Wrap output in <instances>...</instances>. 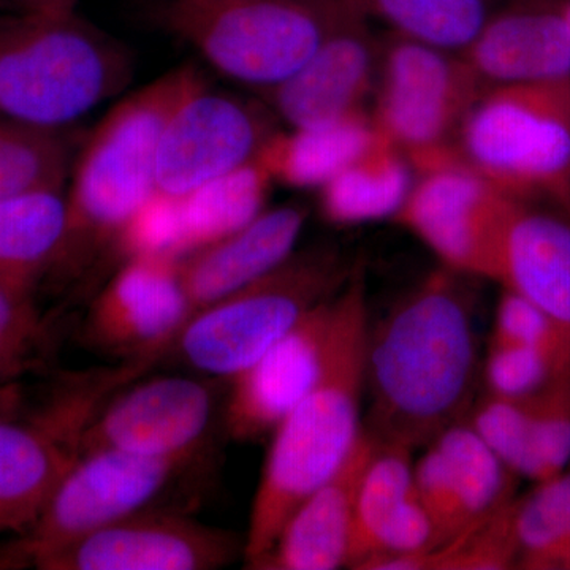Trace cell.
I'll return each instance as SVG.
<instances>
[{
    "label": "cell",
    "instance_id": "d4e9b609",
    "mask_svg": "<svg viewBox=\"0 0 570 570\" xmlns=\"http://www.w3.org/2000/svg\"><path fill=\"white\" fill-rule=\"evenodd\" d=\"M389 32L463 55L509 0H351Z\"/></svg>",
    "mask_w": 570,
    "mask_h": 570
},
{
    "label": "cell",
    "instance_id": "603a6c76",
    "mask_svg": "<svg viewBox=\"0 0 570 570\" xmlns=\"http://www.w3.org/2000/svg\"><path fill=\"white\" fill-rule=\"evenodd\" d=\"M377 135L371 112H362L324 126L279 130L257 160L273 183L318 190L370 148Z\"/></svg>",
    "mask_w": 570,
    "mask_h": 570
},
{
    "label": "cell",
    "instance_id": "30bf717a",
    "mask_svg": "<svg viewBox=\"0 0 570 570\" xmlns=\"http://www.w3.org/2000/svg\"><path fill=\"white\" fill-rule=\"evenodd\" d=\"M195 456H142L102 450L81 455L52 491L28 531L0 549V568L41 558L148 509Z\"/></svg>",
    "mask_w": 570,
    "mask_h": 570
},
{
    "label": "cell",
    "instance_id": "ba28073f",
    "mask_svg": "<svg viewBox=\"0 0 570 570\" xmlns=\"http://www.w3.org/2000/svg\"><path fill=\"white\" fill-rule=\"evenodd\" d=\"M135 362L77 374L32 417L0 419V535H20L80 459L85 428L116 392L140 377Z\"/></svg>",
    "mask_w": 570,
    "mask_h": 570
},
{
    "label": "cell",
    "instance_id": "d590c367",
    "mask_svg": "<svg viewBox=\"0 0 570 570\" xmlns=\"http://www.w3.org/2000/svg\"><path fill=\"white\" fill-rule=\"evenodd\" d=\"M499 343L521 344L539 348L570 367V333L546 311L523 296L502 288L494 314L493 335Z\"/></svg>",
    "mask_w": 570,
    "mask_h": 570
},
{
    "label": "cell",
    "instance_id": "2e32d148",
    "mask_svg": "<svg viewBox=\"0 0 570 570\" xmlns=\"http://www.w3.org/2000/svg\"><path fill=\"white\" fill-rule=\"evenodd\" d=\"M379 36L355 14L318 47L302 69L261 96L287 129L324 126L370 112L376 89Z\"/></svg>",
    "mask_w": 570,
    "mask_h": 570
},
{
    "label": "cell",
    "instance_id": "e0dca14e",
    "mask_svg": "<svg viewBox=\"0 0 570 570\" xmlns=\"http://www.w3.org/2000/svg\"><path fill=\"white\" fill-rule=\"evenodd\" d=\"M333 299L309 314L253 365L232 379L225 433L236 442L273 434L316 382L324 358Z\"/></svg>",
    "mask_w": 570,
    "mask_h": 570
},
{
    "label": "cell",
    "instance_id": "3957f363",
    "mask_svg": "<svg viewBox=\"0 0 570 570\" xmlns=\"http://www.w3.org/2000/svg\"><path fill=\"white\" fill-rule=\"evenodd\" d=\"M200 70L183 66L126 97L97 126L75 164L61 249L50 272L75 276L116 239L157 190L165 122Z\"/></svg>",
    "mask_w": 570,
    "mask_h": 570
},
{
    "label": "cell",
    "instance_id": "8992f818",
    "mask_svg": "<svg viewBox=\"0 0 570 570\" xmlns=\"http://www.w3.org/2000/svg\"><path fill=\"white\" fill-rule=\"evenodd\" d=\"M355 266L337 246L295 250L272 272L193 314L168 351L200 374L232 381L314 307L335 298Z\"/></svg>",
    "mask_w": 570,
    "mask_h": 570
},
{
    "label": "cell",
    "instance_id": "cb8c5ba5",
    "mask_svg": "<svg viewBox=\"0 0 570 570\" xmlns=\"http://www.w3.org/2000/svg\"><path fill=\"white\" fill-rule=\"evenodd\" d=\"M66 224L62 190L0 200V287L33 294L58 257Z\"/></svg>",
    "mask_w": 570,
    "mask_h": 570
},
{
    "label": "cell",
    "instance_id": "44dd1931",
    "mask_svg": "<svg viewBox=\"0 0 570 570\" xmlns=\"http://www.w3.org/2000/svg\"><path fill=\"white\" fill-rule=\"evenodd\" d=\"M497 283L570 333V217L550 206L517 202L502 236Z\"/></svg>",
    "mask_w": 570,
    "mask_h": 570
},
{
    "label": "cell",
    "instance_id": "836d02e7",
    "mask_svg": "<svg viewBox=\"0 0 570 570\" xmlns=\"http://www.w3.org/2000/svg\"><path fill=\"white\" fill-rule=\"evenodd\" d=\"M47 340L33 295L0 287V385L17 384L31 371Z\"/></svg>",
    "mask_w": 570,
    "mask_h": 570
},
{
    "label": "cell",
    "instance_id": "f546056e",
    "mask_svg": "<svg viewBox=\"0 0 570 570\" xmlns=\"http://www.w3.org/2000/svg\"><path fill=\"white\" fill-rule=\"evenodd\" d=\"M512 527L519 569H564L566 509L561 474L513 499Z\"/></svg>",
    "mask_w": 570,
    "mask_h": 570
},
{
    "label": "cell",
    "instance_id": "ac0fdd59",
    "mask_svg": "<svg viewBox=\"0 0 570 570\" xmlns=\"http://www.w3.org/2000/svg\"><path fill=\"white\" fill-rule=\"evenodd\" d=\"M461 56L485 89L570 82L561 0H509Z\"/></svg>",
    "mask_w": 570,
    "mask_h": 570
},
{
    "label": "cell",
    "instance_id": "7c38bea8",
    "mask_svg": "<svg viewBox=\"0 0 570 570\" xmlns=\"http://www.w3.org/2000/svg\"><path fill=\"white\" fill-rule=\"evenodd\" d=\"M279 124L264 100L217 91L200 71L165 122L157 190L183 197L254 163Z\"/></svg>",
    "mask_w": 570,
    "mask_h": 570
},
{
    "label": "cell",
    "instance_id": "52a82bcc",
    "mask_svg": "<svg viewBox=\"0 0 570 570\" xmlns=\"http://www.w3.org/2000/svg\"><path fill=\"white\" fill-rule=\"evenodd\" d=\"M453 148L513 200L570 217V82L483 89Z\"/></svg>",
    "mask_w": 570,
    "mask_h": 570
},
{
    "label": "cell",
    "instance_id": "5b68a950",
    "mask_svg": "<svg viewBox=\"0 0 570 570\" xmlns=\"http://www.w3.org/2000/svg\"><path fill=\"white\" fill-rule=\"evenodd\" d=\"M355 14L351 0H168L160 17L213 69L261 97Z\"/></svg>",
    "mask_w": 570,
    "mask_h": 570
},
{
    "label": "cell",
    "instance_id": "277c9868",
    "mask_svg": "<svg viewBox=\"0 0 570 570\" xmlns=\"http://www.w3.org/2000/svg\"><path fill=\"white\" fill-rule=\"evenodd\" d=\"M134 55L122 41L71 13L0 17V116L66 129L127 88Z\"/></svg>",
    "mask_w": 570,
    "mask_h": 570
},
{
    "label": "cell",
    "instance_id": "5bb4252c",
    "mask_svg": "<svg viewBox=\"0 0 570 570\" xmlns=\"http://www.w3.org/2000/svg\"><path fill=\"white\" fill-rule=\"evenodd\" d=\"M137 381L94 415L81 434L80 456L102 450L157 459L197 455L216 403L208 382L187 376Z\"/></svg>",
    "mask_w": 570,
    "mask_h": 570
},
{
    "label": "cell",
    "instance_id": "4dcf8cb0",
    "mask_svg": "<svg viewBox=\"0 0 570 570\" xmlns=\"http://www.w3.org/2000/svg\"><path fill=\"white\" fill-rule=\"evenodd\" d=\"M530 468L527 479L546 482L570 463V373L530 397Z\"/></svg>",
    "mask_w": 570,
    "mask_h": 570
},
{
    "label": "cell",
    "instance_id": "9c48e42d",
    "mask_svg": "<svg viewBox=\"0 0 570 570\" xmlns=\"http://www.w3.org/2000/svg\"><path fill=\"white\" fill-rule=\"evenodd\" d=\"M483 89L463 56L389 31L379 36L371 118L412 165L453 148Z\"/></svg>",
    "mask_w": 570,
    "mask_h": 570
},
{
    "label": "cell",
    "instance_id": "6da1fadb",
    "mask_svg": "<svg viewBox=\"0 0 570 570\" xmlns=\"http://www.w3.org/2000/svg\"><path fill=\"white\" fill-rule=\"evenodd\" d=\"M469 279L441 266L370 326L363 426L379 444L426 448L474 406L480 366Z\"/></svg>",
    "mask_w": 570,
    "mask_h": 570
},
{
    "label": "cell",
    "instance_id": "ab89813d",
    "mask_svg": "<svg viewBox=\"0 0 570 570\" xmlns=\"http://www.w3.org/2000/svg\"><path fill=\"white\" fill-rule=\"evenodd\" d=\"M561 13L570 37V0H561Z\"/></svg>",
    "mask_w": 570,
    "mask_h": 570
},
{
    "label": "cell",
    "instance_id": "d6986e66",
    "mask_svg": "<svg viewBox=\"0 0 570 570\" xmlns=\"http://www.w3.org/2000/svg\"><path fill=\"white\" fill-rule=\"evenodd\" d=\"M376 449V439L363 426L346 461L294 510L273 549L250 569L347 568L356 490Z\"/></svg>",
    "mask_w": 570,
    "mask_h": 570
},
{
    "label": "cell",
    "instance_id": "83f0119b",
    "mask_svg": "<svg viewBox=\"0 0 570 570\" xmlns=\"http://www.w3.org/2000/svg\"><path fill=\"white\" fill-rule=\"evenodd\" d=\"M412 489V450L377 442L356 490L347 568L360 569L377 553L385 528Z\"/></svg>",
    "mask_w": 570,
    "mask_h": 570
},
{
    "label": "cell",
    "instance_id": "4fadbf2b",
    "mask_svg": "<svg viewBox=\"0 0 570 570\" xmlns=\"http://www.w3.org/2000/svg\"><path fill=\"white\" fill-rule=\"evenodd\" d=\"M245 554V538L142 509L41 558L40 570H214Z\"/></svg>",
    "mask_w": 570,
    "mask_h": 570
},
{
    "label": "cell",
    "instance_id": "e575fe53",
    "mask_svg": "<svg viewBox=\"0 0 570 570\" xmlns=\"http://www.w3.org/2000/svg\"><path fill=\"white\" fill-rule=\"evenodd\" d=\"M568 373L570 367L539 348L493 340L483 365L489 393L519 400L538 395L554 379Z\"/></svg>",
    "mask_w": 570,
    "mask_h": 570
},
{
    "label": "cell",
    "instance_id": "8fae6325",
    "mask_svg": "<svg viewBox=\"0 0 570 570\" xmlns=\"http://www.w3.org/2000/svg\"><path fill=\"white\" fill-rule=\"evenodd\" d=\"M517 202L453 148L415 168L414 186L393 223L420 239L445 268L497 283L502 236Z\"/></svg>",
    "mask_w": 570,
    "mask_h": 570
},
{
    "label": "cell",
    "instance_id": "ffe728a7",
    "mask_svg": "<svg viewBox=\"0 0 570 570\" xmlns=\"http://www.w3.org/2000/svg\"><path fill=\"white\" fill-rule=\"evenodd\" d=\"M306 220L303 205L266 208L235 234L179 258V276L193 314L287 261L296 250Z\"/></svg>",
    "mask_w": 570,
    "mask_h": 570
},
{
    "label": "cell",
    "instance_id": "484cf974",
    "mask_svg": "<svg viewBox=\"0 0 570 570\" xmlns=\"http://www.w3.org/2000/svg\"><path fill=\"white\" fill-rule=\"evenodd\" d=\"M272 184L264 165L254 160L179 197L187 254L253 223L266 209Z\"/></svg>",
    "mask_w": 570,
    "mask_h": 570
},
{
    "label": "cell",
    "instance_id": "4316f807",
    "mask_svg": "<svg viewBox=\"0 0 570 570\" xmlns=\"http://www.w3.org/2000/svg\"><path fill=\"white\" fill-rule=\"evenodd\" d=\"M433 442L448 460L453 490L468 528L515 499L517 475L494 455L466 419L442 431Z\"/></svg>",
    "mask_w": 570,
    "mask_h": 570
},
{
    "label": "cell",
    "instance_id": "d6a6232c",
    "mask_svg": "<svg viewBox=\"0 0 570 570\" xmlns=\"http://www.w3.org/2000/svg\"><path fill=\"white\" fill-rule=\"evenodd\" d=\"M126 257L170 258L187 254L181 198L156 190L130 217L115 246Z\"/></svg>",
    "mask_w": 570,
    "mask_h": 570
},
{
    "label": "cell",
    "instance_id": "9a60e30c",
    "mask_svg": "<svg viewBox=\"0 0 570 570\" xmlns=\"http://www.w3.org/2000/svg\"><path fill=\"white\" fill-rule=\"evenodd\" d=\"M190 316L178 261L129 258L89 307L85 337L126 360L157 362Z\"/></svg>",
    "mask_w": 570,
    "mask_h": 570
},
{
    "label": "cell",
    "instance_id": "1f68e13d",
    "mask_svg": "<svg viewBox=\"0 0 570 570\" xmlns=\"http://www.w3.org/2000/svg\"><path fill=\"white\" fill-rule=\"evenodd\" d=\"M466 420L517 478L527 479L530 468V397L519 400L487 393L474 403Z\"/></svg>",
    "mask_w": 570,
    "mask_h": 570
},
{
    "label": "cell",
    "instance_id": "8d00e7d4",
    "mask_svg": "<svg viewBox=\"0 0 570 570\" xmlns=\"http://www.w3.org/2000/svg\"><path fill=\"white\" fill-rule=\"evenodd\" d=\"M22 396L17 384L0 385V419L20 417Z\"/></svg>",
    "mask_w": 570,
    "mask_h": 570
},
{
    "label": "cell",
    "instance_id": "7402d4cb",
    "mask_svg": "<svg viewBox=\"0 0 570 570\" xmlns=\"http://www.w3.org/2000/svg\"><path fill=\"white\" fill-rule=\"evenodd\" d=\"M414 183L406 154L379 132L370 148L317 190L318 209L326 223L340 227L393 220Z\"/></svg>",
    "mask_w": 570,
    "mask_h": 570
},
{
    "label": "cell",
    "instance_id": "f35d334b",
    "mask_svg": "<svg viewBox=\"0 0 570 570\" xmlns=\"http://www.w3.org/2000/svg\"><path fill=\"white\" fill-rule=\"evenodd\" d=\"M562 494H564L566 508V549H564V570H570V471H564L561 474Z\"/></svg>",
    "mask_w": 570,
    "mask_h": 570
},
{
    "label": "cell",
    "instance_id": "74e56055",
    "mask_svg": "<svg viewBox=\"0 0 570 570\" xmlns=\"http://www.w3.org/2000/svg\"><path fill=\"white\" fill-rule=\"evenodd\" d=\"M78 0H21L22 11L43 13H71L77 11Z\"/></svg>",
    "mask_w": 570,
    "mask_h": 570
},
{
    "label": "cell",
    "instance_id": "7a4b0ae2",
    "mask_svg": "<svg viewBox=\"0 0 570 570\" xmlns=\"http://www.w3.org/2000/svg\"><path fill=\"white\" fill-rule=\"evenodd\" d=\"M365 268L356 265L333 299L316 382L273 431L245 535L246 568L269 553L285 521L346 461L363 431L366 343Z\"/></svg>",
    "mask_w": 570,
    "mask_h": 570
},
{
    "label": "cell",
    "instance_id": "f1b7e54d",
    "mask_svg": "<svg viewBox=\"0 0 570 570\" xmlns=\"http://www.w3.org/2000/svg\"><path fill=\"white\" fill-rule=\"evenodd\" d=\"M71 164L63 129H47L0 116V200L62 190Z\"/></svg>",
    "mask_w": 570,
    "mask_h": 570
}]
</instances>
